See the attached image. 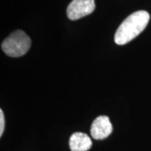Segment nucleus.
<instances>
[{"label": "nucleus", "mask_w": 151, "mask_h": 151, "mask_svg": "<svg viewBox=\"0 0 151 151\" xmlns=\"http://www.w3.org/2000/svg\"><path fill=\"white\" fill-rule=\"evenodd\" d=\"M113 132V125L108 116H99L93 121L91 135L94 139L101 140L108 138Z\"/></svg>", "instance_id": "4"}, {"label": "nucleus", "mask_w": 151, "mask_h": 151, "mask_svg": "<svg viewBox=\"0 0 151 151\" xmlns=\"http://www.w3.org/2000/svg\"><path fill=\"white\" fill-rule=\"evenodd\" d=\"M31 40L23 30H15L10 34L2 43V50L10 57H19L28 52Z\"/></svg>", "instance_id": "2"}, {"label": "nucleus", "mask_w": 151, "mask_h": 151, "mask_svg": "<svg viewBox=\"0 0 151 151\" xmlns=\"http://www.w3.org/2000/svg\"><path fill=\"white\" fill-rule=\"evenodd\" d=\"M69 145L71 151H87L91 149L92 142L87 134L76 132L70 136Z\"/></svg>", "instance_id": "5"}, {"label": "nucleus", "mask_w": 151, "mask_h": 151, "mask_svg": "<svg viewBox=\"0 0 151 151\" xmlns=\"http://www.w3.org/2000/svg\"><path fill=\"white\" fill-rule=\"evenodd\" d=\"M150 19V14L145 10L136 11L130 14L119 25L115 33V43L123 45L133 40L145 29Z\"/></svg>", "instance_id": "1"}, {"label": "nucleus", "mask_w": 151, "mask_h": 151, "mask_svg": "<svg viewBox=\"0 0 151 151\" xmlns=\"http://www.w3.org/2000/svg\"><path fill=\"white\" fill-rule=\"evenodd\" d=\"M95 7L94 0H73L67 7L66 14L70 20H76L91 14Z\"/></svg>", "instance_id": "3"}, {"label": "nucleus", "mask_w": 151, "mask_h": 151, "mask_svg": "<svg viewBox=\"0 0 151 151\" xmlns=\"http://www.w3.org/2000/svg\"><path fill=\"white\" fill-rule=\"evenodd\" d=\"M4 126H5V120H4V112L1 109L0 110V136L3 135V133L4 131Z\"/></svg>", "instance_id": "6"}]
</instances>
